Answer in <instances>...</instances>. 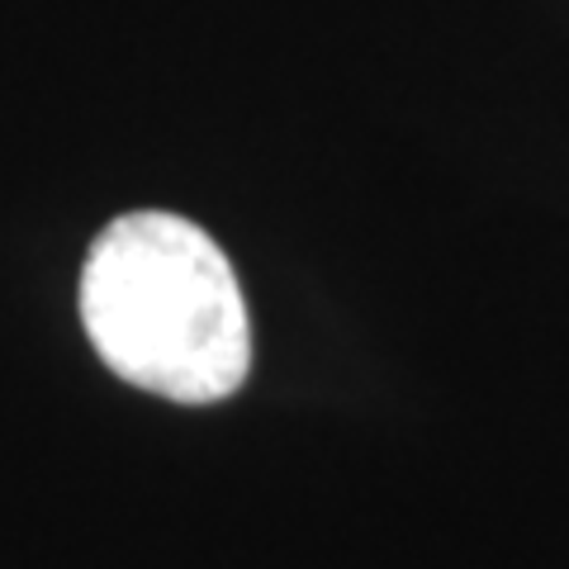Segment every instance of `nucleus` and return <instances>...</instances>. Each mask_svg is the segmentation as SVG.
Instances as JSON below:
<instances>
[{"label":"nucleus","instance_id":"obj_1","mask_svg":"<svg viewBox=\"0 0 569 569\" xmlns=\"http://www.w3.org/2000/svg\"><path fill=\"white\" fill-rule=\"evenodd\" d=\"M77 299L96 356L157 399L219 403L252 370V318L233 261L181 213L138 209L104 223Z\"/></svg>","mask_w":569,"mask_h":569}]
</instances>
